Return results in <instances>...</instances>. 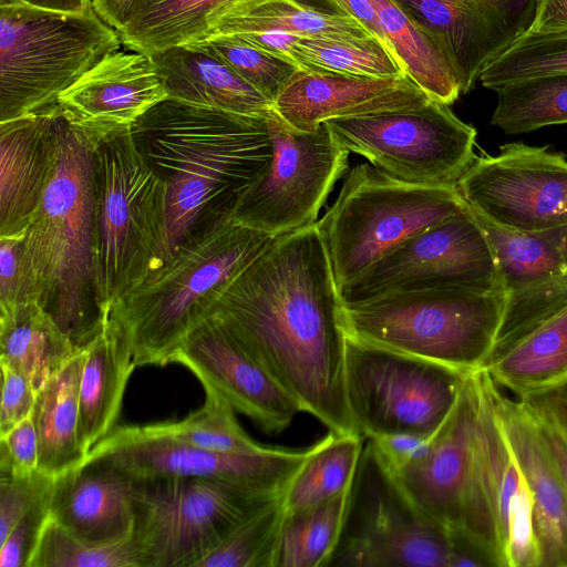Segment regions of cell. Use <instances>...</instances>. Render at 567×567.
Segmentation results:
<instances>
[{
	"instance_id": "cell-57",
	"label": "cell",
	"mask_w": 567,
	"mask_h": 567,
	"mask_svg": "<svg viewBox=\"0 0 567 567\" xmlns=\"http://www.w3.org/2000/svg\"><path fill=\"white\" fill-rule=\"evenodd\" d=\"M141 0H92L96 14L110 27L120 31L128 22Z\"/></svg>"
},
{
	"instance_id": "cell-20",
	"label": "cell",
	"mask_w": 567,
	"mask_h": 567,
	"mask_svg": "<svg viewBox=\"0 0 567 567\" xmlns=\"http://www.w3.org/2000/svg\"><path fill=\"white\" fill-rule=\"evenodd\" d=\"M473 373L424 454L389 472L412 504L447 532L462 528L472 485L476 426Z\"/></svg>"
},
{
	"instance_id": "cell-27",
	"label": "cell",
	"mask_w": 567,
	"mask_h": 567,
	"mask_svg": "<svg viewBox=\"0 0 567 567\" xmlns=\"http://www.w3.org/2000/svg\"><path fill=\"white\" fill-rule=\"evenodd\" d=\"M167 96L230 113L268 116L272 102L224 62L189 45L151 55Z\"/></svg>"
},
{
	"instance_id": "cell-47",
	"label": "cell",
	"mask_w": 567,
	"mask_h": 567,
	"mask_svg": "<svg viewBox=\"0 0 567 567\" xmlns=\"http://www.w3.org/2000/svg\"><path fill=\"white\" fill-rule=\"evenodd\" d=\"M51 493L33 506L0 542V567H29L49 517Z\"/></svg>"
},
{
	"instance_id": "cell-26",
	"label": "cell",
	"mask_w": 567,
	"mask_h": 567,
	"mask_svg": "<svg viewBox=\"0 0 567 567\" xmlns=\"http://www.w3.org/2000/svg\"><path fill=\"white\" fill-rule=\"evenodd\" d=\"M84 351L79 410L80 439L87 454L115 429L124 392L136 364L124 329L111 315Z\"/></svg>"
},
{
	"instance_id": "cell-29",
	"label": "cell",
	"mask_w": 567,
	"mask_h": 567,
	"mask_svg": "<svg viewBox=\"0 0 567 567\" xmlns=\"http://www.w3.org/2000/svg\"><path fill=\"white\" fill-rule=\"evenodd\" d=\"M84 349L75 352L37 392L31 413L39 441V470L56 476L86 456L80 439L79 393Z\"/></svg>"
},
{
	"instance_id": "cell-53",
	"label": "cell",
	"mask_w": 567,
	"mask_h": 567,
	"mask_svg": "<svg viewBox=\"0 0 567 567\" xmlns=\"http://www.w3.org/2000/svg\"><path fill=\"white\" fill-rule=\"evenodd\" d=\"M323 10L348 16L375 38L389 53L399 62L393 48L382 31L378 16L369 0H321ZM400 64V62H399ZM404 72V71H403Z\"/></svg>"
},
{
	"instance_id": "cell-12",
	"label": "cell",
	"mask_w": 567,
	"mask_h": 567,
	"mask_svg": "<svg viewBox=\"0 0 567 567\" xmlns=\"http://www.w3.org/2000/svg\"><path fill=\"white\" fill-rule=\"evenodd\" d=\"M349 152L400 182L456 187L475 157L476 130L431 100L406 111L323 123Z\"/></svg>"
},
{
	"instance_id": "cell-58",
	"label": "cell",
	"mask_w": 567,
	"mask_h": 567,
	"mask_svg": "<svg viewBox=\"0 0 567 567\" xmlns=\"http://www.w3.org/2000/svg\"><path fill=\"white\" fill-rule=\"evenodd\" d=\"M34 7L68 12V13H82L90 10L92 0H17Z\"/></svg>"
},
{
	"instance_id": "cell-21",
	"label": "cell",
	"mask_w": 567,
	"mask_h": 567,
	"mask_svg": "<svg viewBox=\"0 0 567 567\" xmlns=\"http://www.w3.org/2000/svg\"><path fill=\"white\" fill-rule=\"evenodd\" d=\"M429 95L408 75L361 76L320 69H297L272 103L291 128L313 132L333 118L414 110Z\"/></svg>"
},
{
	"instance_id": "cell-16",
	"label": "cell",
	"mask_w": 567,
	"mask_h": 567,
	"mask_svg": "<svg viewBox=\"0 0 567 567\" xmlns=\"http://www.w3.org/2000/svg\"><path fill=\"white\" fill-rule=\"evenodd\" d=\"M311 451L267 446L257 453H220L161 434L147 425L115 427L83 463L109 468L128 481L157 477H218L284 493Z\"/></svg>"
},
{
	"instance_id": "cell-18",
	"label": "cell",
	"mask_w": 567,
	"mask_h": 567,
	"mask_svg": "<svg viewBox=\"0 0 567 567\" xmlns=\"http://www.w3.org/2000/svg\"><path fill=\"white\" fill-rule=\"evenodd\" d=\"M171 362L186 367L205 392L226 401L266 433L282 432L301 412L299 404L217 316L192 330Z\"/></svg>"
},
{
	"instance_id": "cell-11",
	"label": "cell",
	"mask_w": 567,
	"mask_h": 567,
	"mask_svg": "<svg viewBox=\"0 0 567 567\" xmlns=\"http://www.w3.org/2000/svg\"><path fill=\"white\" fill-rule=\"evenodd\" d=\"M476 426L473 476L462 530L497 556L501 567H540L534 506L528 484L505 434L495 382L473 373Z\"/></svg>"
},
{
	"instance_id": "cell-60",
	"label": "cell",
	"mask_w": 567,
	"mask_h": 567,
	"mask_svg": "<svg viewBox=\"0 0 567 567\" xmlns=\"http://www.w3.org/2000/svg\"><path fill=\"white\" fill-rule=\"evenodd\" d=\"M144 1H145V0H141L140 4H142ZM140 4H138V6H140ZM138 6H137V8H138ZM137 8H136V9H137Z\"/></svg>"
},
{
	"instance_id": "cell-28",
	"label": "cell",
	"mask_w": 567,
	"mask_h": 567,
	"mask_svg": "<svg viewBox=\"0 0 567 567\" xmlns=\"http://www.w3.org/2000/svg\"><path fill=\"white\" fill-rule=\"evenodd\" d=\"M264 31H285L300 37L370 35L354 19L300 0H221L208 12L206 29L197 41Z\"/></svg>"
},
{
	"instance_id": "cell-48",
	"label": "cell",
	"mask_w": 567,
	"mask_h": 567,
	"mask_svg": "<svg viewBox=\"0 0 567 567\" xmlns=\"http://www.w3.org/2000/svg\"><path fill=\"white\" fill-rule=\"evenodd\" d=\"M39 470V441L31 414L0 436V475H25Z\"/></svg>"
},
{
	"instance_id": "cell-5",
	"label": "cell",
	"mask_w": 567,
	"mask_h": 567,
	"mask_svg": "<svg viewBox=\"0 0 567 567\" xmlns=\"http://www.w3.org/2000/svg\"><path fill=\"white\" fill-rule=\"evenodd\" d=\"M93 144L94 292L103 317L172 258L166 185L138 150L131 127Z\"/></svg>"
},
{
	"instance_id": "cell-19",
	"label": "cell",
	"mask_w": 567,
	"mask_h": 567,
	"mask_svg": "<svg viewBox=\"0 0 567 567\" xmlns=\"http://www.w3.org/2000/svg\"><path fill=\"white\" fill-rule=\"evenodd\" d=\"M440 44L462 93L533 23L537 0H396Z\"/></svg>"
},
{
	"instance_id": "cell-49",
	"label": "cell",
	"mask_w": 567,
	"mask_h": 567,
	"mask_svg": "<svg viewBox=\"0 0 567 567\" xmlns=\"http://www.w3.org/2000/svg\"><path fill=\"white\" fill-rule=\"evenodd\" d=\"M0 436L8 433L33 410L37 392L29 380L12 368L1 364Z\"/></svg>"
},
{
	"instance_id": "cell-10",
	"label": "cell",
	"mask_w": 567,
	"mask_h": 567,
	"mask_svg": "<svg viewBox=\"0 0 567 567\" xmlns=\"http://www.w3.org/2000/svg\"><path fill=\"white\" fill-rule=\"evenodd\" d=\"M468 372L347 337L346 394L363 437L432 436L455 408Z\"/></svg>"
},
{
	"instance_id": "cell-34",
	"label": "cell",
	"mask_w": 567,
	"mask_h": 567,
	"mask_svg": "<svg viewBox=\"0 0 567 567\" xmlns=\"http://www.w3.org/2000/svg\"><path fill=\"white\" fill-rule=\"evenodd\" d=\"M363 440L359 434L329 431L311 445L282 494L286 512L319 505L348 491L357 473Z\"/></svg>"
},
{
	"instance_id": "cell-9",
	"label": "cell",
	"mask_w": 567,
	"mask_h": 567,
	"mask_svg": "<svg viewBox=\"0 0 567 567\" xmlns=\"http://www.w3.org/2000/svg\"><path fill=\"white\" fill-rule=\"evenodd\" d=\"M128 482L132 538L142 567H197L238 525L282 494L218 477Z\"/></svg>"
},
{
	"instance_id": "cell-44",
	"label": "cell",
	"mask_w": 567,
	"mask_h": 567,
	"mask_svg": "<svg viewBox=\"0 0 567 567\" xmlns=\"http://www.w3.org/2000/svg\"><path fill=\"white\" fill-rule=\"evenodd\" d=\"M565 307L567 272L506 293L502 320L488 360Z\"/></svg>"
},
{
	"instance_id": "cell-59",
	"label": "cell",
	"mask_w": 567,
	"mask_h": 567,
	"mask_svg": "<svg viewBox=\"0 0 567 567\" xmlns=\"http://www.w3.org/2000/svg\"><path fill=\"white\" fill-rule=\"evenodd\" d=\"M17 0H0V6L2 4H8V3H11V2H14Z\"/></svg>"
},
{
	"instance_id": "cell-23",
	"label": "cell",
	"mask_w": 567,
	"mask_h": 567,
	"mask_svg": "<svg viewBox=\"0 0 567 567\" xmlns=\"http://www.w3.org/2000/svg\"><path fill=\"white\" fill-rule=\"evenodd\" d=\"M58 104L0 123V237L23 235L41 204L59 155Z\"/></svg>"
},
{
	"instance_id": "cell-39",
	"label": "cell",
	"mask_w": 567,
	"mask_h": 567,
	"mask_svg": "<svg viewBox=\"0 0 567 567\" xmlns=\"http://www.w3.org/2000/svg\"><path fill=\"white\" fill-rule=\"evenodd\" d=\"M206 393L205 403L178 421L150 424L156 432L204 450L220 453H257L267 446L254 441L239 425L235 410Z\"/></svg>"
},
{
	"instance_id": "cell-17",
	"label": "cell",
	"mask_w": 567,
	"mask_h": 567,
	"mask_svg": "<svg viewBox=\"0 0 567 567\" xmlns=\"http://www.w3.org/2000/svg\"><path fill=\"white\" fill-rule=\"evenodd\" d=\"M456 188L471 209L502 227L567 226V159L547 146L509 143L495 156H475Z\"/></svg>"
},
{
	"instance_id": "cell-33",
	"label": "cell",
	"mask_w": 567,
	"mask_h": 567,
	"mask_svg": "<svg viewBox=\"0 0 567 567\" xmlns=\"http://www.w3.org/2000/svg\"><path fill=\"white\" fill-rule=\"evenodd\" d=\"M468 209L491 241L505 295L567 272V226L540 233L518 231Z\"/></svg>"
},
{
	"instance_id": "cell-2",
	"label": "cell",
	"mask_w": 567,
	"mask_h": 567,
	"mask_svg": "<svg viewBox=\"0 0 567 567\" xmlns=\"http://www.w3.org/2000/svg\"><path fill=\"white\" fill-rule=\"evenodd\" d=\"M266 117L167 97L131 126L145 161L166 185L172 256L198 228L234 219L272 158Z\"/></svg>"
},
{
	"instance_id": "cell-51",
	"label": "cell",
	"mask_w": 567,
	"mask_h": 567,
	"mask_svg": "<svg viewBox=\"0 0 567 567\" xmlns=\"http://www.w3.org/2000/svg\"><path fill=\"white\" fill-rule=\"evenodd\" d=\"M522 402L530 413L543 444L567 489V436L546 412L525 401Z\"/></svg>"
},
{
	"instance_id": "cell-55",
	"label": "cell",
	"mask_w": 567,
	"mask_h": 567,
	"mask_svg": "<svg viewBox=\"0 0 567 567\" xmlns=\"http://www.w3.org/2000/svg\"><path fill=\"white\" fill-rule=\"evenodd\" d=\"M237 38H240L244 41L274 55L282 58L300 69L293 54L295 44L300 38L298 34L285 31H264L245 34Z\"/></svg>"
},
{
	"instance_id": "cell-24",
	"label": "cell",
	"mask_w": 567,
	"mask_h": 567,
	"mask_svg": "<svg viewBox=\"0 0 567 567\" xmlns=\"http://www.w3.org/2000/svg\"><path fill=\"white\" fill-rule=\"evenodd\" d=\"M494 395L532 495L540 567H567V489L524 403L512 400L497 385Z\"/></svg>"
},
{
	"instance_id": "cell-22",
	"label": "cell",
	"mask_w": 567,
	"mask_h": 567,
	"mask_svg": "<svg viewBox=\"0 0 567 567\" xmlns=\"http://www.w3.org/2000/svg\"><path fill=\"white\" fill-rule=\"evenodd\" d=\"M167 97L153 58L118 49L65 90L58 105L64 120L93 143L116 130L131 127Z\"/></svg>"
},
{
	"instance_id": "cell-25",
	"label": "cell",
	"mask_w": 567,
	"mask_h": 567,
	"mask_svg": "<svg viewBox=\"0 0 567 567\" xmlns=\"http://www.w3.org/2000/svg\"><path fill=\"white\" fill-rule=\"evenodd\" d=\"M49 516L75 538L94 545L132 536L130 482L93 463L54 476Z\"/></svg>"
},
{
	"instance_id": "cell-35",
	"label": "cell",
	"mask_w": 567,
	"mask_h": 567,
	"mask_svg": "<svg viewBox=\"0 0 567 567\" xmlns=\"http://www.w3.org/2000/svg\"><path fill=\"white\" fill-rule=\"evenodd\" d=\"M351 487L319 505L286 512L274 567L330 565L344 526Z\"/></svg>"
},
{
	"instance_id": "cell-8",
	"label": "cell",
	"mask_w": 567,
	"mask_h": 567,
	"mask_svg": "<svg viewBox=\"0 0 567 567\" xmlns=\"http://www.w3.org/2000/svg\"><path fill=\"white\" fill-rule=\"evenodd\" d=\"M466 208L456 187L409 184L370 164L354 166L317 221L338 292L409 238Z\"/></svg>"
},
{
	"instance_id": "cell-40",
	"label": "cell",
	"mask_w": 567,
	"mask_h": 567,
	"mask_svg": "<svg viewBox=\"0 0 567 567\" xmlns=\"http://www.w3.org/2000/svg\"><path fill=\"white\" fill-rule=\"evenodd\" d=\"M282 494L238 525L197 567H274L286 515Z\"/></svg>"
},
{
	"instance_id": "cell-46",
	"label": "cell",
	"mask_w": 567,
	"mask_h": 567,
	"mask_svg": "<svg viewBox=\"0 0 567 567\" xmlns=\"http://www.w3.org/2000/svg\"><path fill=\"white\" fill-rule=\"evenodd\" d=\"M54 476L40 470L25 475H0V542L53 486Z\"/></svg>"
},
{
	"instance_id": "cell-38",
	"label": "cell",
	"mask_w": 567,
	"mask_h": 567,
	"mask_svg": "<svg viewBox=\"0 0 567 567\" xmlns=\"http://www.w3.org/2000/svg\"><path fill=\"white\" fill-rule=\"evenodd\" d=\"M300 69L312 68L361 76L405 74L373 37H300L293 48Z\"/></svg>"
},
{
	"instance_id": "cell-32",
	"label": "cell",
	"mask_w": 567,
	"mask_h": 567,
	"mask_svg": "<svg viewBox=\"0 0 567 567\" xmlns=\"http://www.w3.org/2000/svg\"><path fill=\"white\" fill-rule=\"evenodd\" d=\"M400 65L431 100L447 105L462 94L443 49L396 0H369Z\"/></svg>"
},
{
	"instance_id": "cell-30",
	"label": "cell",
	"mask_w": 567,
	"mask_h": 567,
	"mask_svg": "<svg viewBox=\"0 0 567 567\" xmlns=\"http://www.w3.org/2000/svg\"><path fill=\"white\" fill-rule=\"evenodd\" d=\"M483 369L516 398L567 381V307L491 358Z\"/></svg>"
},
{
	"instance_id": "cell-1",
	"label": "cell",
	"mask_w": 567,
	"mask_h": 567,
	"mask_svg": "<svg viewBox=\"0 0 567 567\" xmlns=\"http://www.w3.org/2000/svg\"><path fill=\"white\" fill-rule=\"evenodd\" d=\"M341 300L317 223L276 236L231 281L219 317L279 385L337 434H360L346 394Z\"/></svg>"
},
{
	"instance_id": "cell-36",
	"label": "cell",
	"mask_w": 567,
	"mask_h": 567,
	"mask_svg": "<svg viewBox=\"0 0 567 567\" xmlns=\"http://www.w3.org/2000/svg\"><path fill=\"white\" fill-rule=\"evenodd\" d=\"M221 0H145L117 31L132 51L155 55L197 41L208 12Z\"/></svg>"
},
{
	"instance_id": "cell-52",
	"label": "cell",
	"mask_w": 567,
	"mask_h": 567,
	"mask_svg": "<svg viewBox=\"0 0 567 567\" xmlns=\"http://www.w3.org/2000/svg\"><path fill=\"white\" fill-rule=\"evenodd\" d=\"M450 567H501L494 551L462 529L450 530Z\"/></svg>"
},
{
	"instance_id": "cell-45",
	"label": "cell",
	"mask_w": 567,
	"mask_h": 567,
	"mask_svg": "<svg viewBox=\"0 0 567 567\" xmlns=\"http://www.w3.org/2000/svg\"><path fill=\"white\" fill-rule=\"evenodd\" d=\"M24 234L0 237V315L40 303V289L25 252Z\"/></svg>"
},
{
	"instance_id": "cell-43",
	"label": "cell",
	"mask_w": 567,
	"mask_h": 567,
	"mask_svg": "<svg viewBox=\"0 0 567 567\" xmlns=\"http://www.w3.org/2000/svg\"><path fill=\"white\" fill-rule=\"evenodd\" d=\"M188 45L224 62L272 103L298 69L291 62L234 35L212 37Z\"/></svg>"
},
{
	"instance_id": "cell-41",
	"label": "cell",
	"mask_w": 567,
	"mask_h": 567,
	"mask_svg": "<svg viewBox=\"0 0 567 567\" xmlns=\"http://www.w3.org/2000/svg\"><path fill=\"white\" fill-rule=\"evenodd\" d=\"M554 73H567V30L525 32L483 70L480 81L495 91L517 80Z\"/></svg>"
},
{
	"instance_id": "cell-54",
	"label": "cell",
	"mask_w": 567,
	"mask_h": 567,
	"mask_svg": "<svg viewBox=\"0 0 567 567\" xmlns=\"http://www.w3.org/2000/svg\"><path fill=\"white\" fill-rule=\"evenodd\" d=\"M517 399L546 412L567 436V381L545 391Z\"/></svg>"
},
{
	"instance_id": "cell-50",
	"label": "cell",
	"mask_w": 567,
	"mask_h": 567,
	"mask_svg": "<svg viewBox=\"0 0 567 567\" xmlns=\"http://www.w3.org/2000/svg\"><path fill=\"white\" fill-rule=\"evenodd\" d=\"M432 436L395 433L368 439L377 458L392 473L426 451Z\"/></svg>"
},
{
	"instance_id": "cell-7",
	"label": "cell",
	"mask_w": 567,
	"mask_h": 567,
	"mask_svg": "<svg viewBox=\"0 0 567 567\" xmlns=\"http://www.w3.org/2000/svg\"><path fill=\"white\" fill-rule=\"evenodd\" d=\"M122 41L93 8L68 13L0 6V123L39 113Z\"/></svg>"
},
{
	"instance_id": "cell-37",
	"label": "cell",
	"mask_w": 567,
	"mask_h": 567,
	"mask_svg": "<svg viewBox=\"0 0 567 567\" xmlns=\"http://www.w3.org/2000/svg\"><path fill=\"white\" fill-rule=\"evenodd\" d=\"M495 92L497 105L491 124L506 134L567 124V73L517 80Z\"/></svg>"
},
{
	"instance_id": "cell-13",
	"label": "cell",
	"mask_w": 567,
	"mask_h": 567,
	"mask_svg": "<svg viewBox=\"0 0 567 567\" xmlns=\"http://www.w3.org/2000/svg\"><path fill=\"white\" fill-rule=\"evenodd\" d=\"M450 533L425 517L363 446L329 566L450 567Z\"/></svg>"
},
{
	"instance_id": "cell-4",
	"label": "cell",
	"mask_w": 567,
	"mask_h": 567,
	"mask_svg": "<svg viewBox=\"0 0 567 567\" xmlns=\"http://www.w3.org/2000/svg\"><path fill=\"white\" fill-rule=\"evenodd\" d=\"M275 237L235 219L207 225L125 293L110 315L124 329L136 367L169 363L182 341L212 316L226 288Z\"/></svg>"
},
{
	"instance_id": "cell-14",
	"label": "cell",
	"mask_w": 567,
	"mask_h": 567,
	"mask_svg": "<svg viewBox=\"0 0 567 567\" xmlns=\"http://www.w3.org/2000/svg\"><path fill=\"white\" fill-rule=\"evenodd\" d=\"M437 289L505 293L491 241L468 207L405 240L339 296L351 305Z\"/></svg>"
},
{
	"instance_id": "cell-6",
	"label": "cell",
	"mask_w": 567,
	"mask_h": 567,
	"mask_svg": "<svg viewBox=\"0 0 567 567\" xmlns=\"http://www.w3.org/2000/svg\"><path fill=\"white\" fill-rule=\"evenodd\" d=\"M505 293L465 289L400 292L341 303L346 337L464 372L486 364Z\"/></svg>"
},
{
	"instance_id": "cell-15",
	"label": "cell",
	"mask_w": 567,
	"mask_h": 567,
	"mask_svg": "<svg viewBox=\"0 0 567 567\" xmlns=\"http://www.w3.org/2000/svg\"><path fill=\"white\" fill-rule=\"evenodd\" d=\"M266 118L272 158L241 199L234 219L279 236L317 223L321 207L348 167L350 152L324 124L313 132H299L274 110Z\"/></svg>"
},
{
	"instance_id": "cell-56",
	"label": "cell",
	"mask_w": 567,
	"mask_h": 567,
	"mask_svg": "<svg viewBox=\"0 0 567 567\" xmlns=\"http://www.w3.org/2000/svg\"><path fill=\"white\" fill-rule=\"evenodd\" d=\"M567 30V0H537L533 23L528 31Z\"/></svg>"
},
{
	"instance_id": "cell-31",
	"label": "cell",
	"mask_w": 567,
	"mask_h": 567,
	"mask_svg": "<svg viewBox=\"0 0 567 567\" xmlns=\"http://www.w3.org/2000/svg\"><path fill=\"white\" fill-rule=\"evenodd\" d=\"M78 351L40 303L0 315V363L23 374L35 392Z\"/></svg>"
},
{
	"instance_id": "cell-3",
	"label": "cell",
	"mask_w": 567,
	"mask_h": 567,
	"mask_svg": "<svg viewBox=\"0 0 567 567\" xmlns=\"http://www.w3.org/2000/svg\"><path fill=\"white\" fill-rule=\"evenodd\" d=\"M59 127L54 173L25 230L24 246L41 306L82 350L110 317L101 315L94 292L93 144L61 113Z\"/></svg>"
},
{
	"instance_id": "cell-42",
	"label": "cell",
	"mask_w": 567,
	"mask_h": 567,
	"mask_svg": "<svg viewBox=\"0 0 567 567\" xmlns=\"http://www.w3.org/2000/svg\"><path fill=\"white\" fill-rule=\"evenodd\" d=\"M29 567H142L132 536L118 543L94 545L69 534L48 517Z\"/></svg>"
}]
</instances>
